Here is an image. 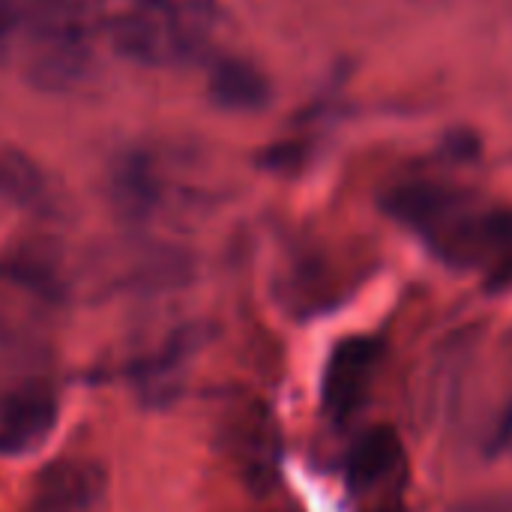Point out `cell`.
I'll return each mask as SVG.
<instances>
[{
  "mask_svg": "<svg viewBox=\"0 0 512 512\" xmlns=\"http://www.w3.org/2000/svg\"><path fill=\"white\" fill-rule=\"evenodd\" d=\"M387 210L450 267L480 273L489 288L512 291L510 207H477L450 186L411 183L390 192Z\"/></svg>",
  "mask_w": 512,
  "mask_h": 512,
  "instance_id": "obj_1",
  "label": "cell"
},
{
  "mask_svg": "<svg viewBox=\"0 0 512 512\" xmlns=\"http://www.w3.org/2000/svg\"><path fill=\"white\" fill-rule=\"evenodd\" d=\"M219 27V0H132L108 21L120 57L147 69H174L207 54Z\"/></svg>",
  "mask_w": 512,
  "mask_h": 512,
  "instance_id": "obj_2",
  "label": "cell"
},
{
  "mask_svg": "<svg viewBox=\"0 0 512 512\" xmlns=\"http://www.w3.org/2000/svg\"><path fill=\"white\" fill-rule=\"evenodd\" d=\"M15 48L21 75L42 93H69L93 69V21H45L27 27Z\"/></svg>",
  "mask_w": 512,
  "mask_h": 512,
  "instance_id": "obj_3",
  "label": "cell"
},
{
  "mask_svg": "<svg viewBox=\"0 0 512 512\" xmlns=\"http://www.w3.org/2000/svg\"><path fill=\"white\" fill-rule=\"evenodd\" d=\"M60 420V396L42 369L6 372L0 378V456L39 450Z\"/></svg>",
  "mask_w": 512,
  "mask_h": 512,
  "instance_id": "obj_4",
  "label": "cell"
},
{
  "mask_svg": "<svg viewBox=\"0 0 512 512\" xmlns=\"http://www.w3.org/2000/svg\"><path fill=\"white\" fill-rule=\"evenodd\" d=\"M381 354L384 345L372 336H348L330 351L321 381V399L333 423H345L366 402L381 366Z\"/></svg>",
  "mask_w": 512,
  "mask_h": 512,
  "instance_id": "obj_5",
  "label": "cell"
},
{
  "mask_svg": "<svg viewBox=\"0 0 512 512\" xmlns=\"http://www.w3.org/2000/svg\"><path fill=\"white\" fill-rule=\"evenodd\" d=\"M222 444L237 462L243 480L258 492L276 480L279 471V432L273 417L258 402H237L222 417Z\"/></svg>",
  "mask_w": 512,
  "mask_h": 512,
  "instance_id": "obj_6",
  "label": "cell"
},
{
  "mask_svg": "<svg viewBox=\"0 0 512 512\" xmlns=\"http://www.w3.org/2000/svg\"><path fill=\"white\" fill-rule=\"evenodd\" d=\"M165 195H168L165 174L147 150H129L114 162L108 177V198L123 222L129 225L150 222L162 210Z\"/></svg>",
  "mask_w": 512,
  "mask_h": 512,
  "instance_id": "obj_7",
  "label": "cell"
},
{
  "mask_svg": "<svg viewBox=\"0 0 512 512\" xmlns=\"http://www.w3.org/2000/svg\"><path fill=\"white\" fill-rule=\"evenodd\" d=\"M105 495V474L87 459H57L33 483L30 512H90Z\"/></svg>",
  "mask_w": 512,
  "mask_h": 512,
  "instance_id": "obj_8",
  "label": "cell"
},
{
  "mask_svg": "<svg viewBox=\"0 0 512 512\" xmlns=\"http://www.w3.org/2000/svg\"><path fill=\"white\" fill-rule=\"evenodd\" d=\"M207 93L210 102L222 111L249 114L261 111L273 99V84L267 72L240 54H222L207 69Z\"/></svg>",
  "mask_w": 512,
  "mask_h": 512,
  "instance_id": "obj_9",
  "label": "cell"
},
{
  "mask_svg": "<svg viewBox=\"0 0 512 512\" xmlns=\"http://www.w3.org/2000/svg\"><path fill=\"white\" fill-rule=\"evenodd\" d=\"M402 468H405V447L399 432L390 426H372L348 450L345 477L354 492H369L393 480Z\"/></svg>",
  "mask_w": 512,
  "mask_h": 512,
  "instance_id": "obj_10",
  "label": "cell"
},
{
  "mask_svg": "<svg viewBox=\"0 0 512 512\" xmlns=\"http://www.w3.org/2000/svg\"><path fill=\"white\" fill-rule=\"evenodd\" d=\"M42 192V171L18 150H0V198L30 201Z\"/></svg>",
  "mask_w": 512,
  "mask_h": 512,
  "instance_id": "obj_11",
  "label": "cell"
},
{
  "mask_svg": "<svg viewBox=\"0 0 512 512\" xmlns=\"http://www.w3.org/2000/svg\"><path fill=\"white\" fill-rule=\"evenodd\" d=\"M489 453H512V405L498 417L492 435H489Z\"/></svg>",
  "mask_w": 512,
  "mask_h": 512,
  "instance_id": "obj_12",
  "label": "cell"
},
{
  "mask_svg": "<svg viewBox=\"0 0 512 512\" xmlns=\"http://www.w3.org/2000/svg\"><path fill=\"white\" fill-rule=\"evenodd\" d=\"M372 512H399V510H372Z\"/></svg>",
  "mask_w": 512,
  "mask_h": 512,
  "instance_id": "obj_13",
  "label": "cell"
}]
</instances>
